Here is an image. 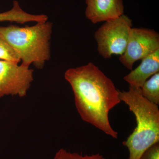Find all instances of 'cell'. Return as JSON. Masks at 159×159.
<instances>
[{
	"instance_id": "cell-1",
	"label": "cell",
	"mask_w": 159,
	"mask_h": 159,
	"mask_svg": "<svg viewBox=\"0 0 159 159\" xmlns=\"http://www.w3.org/2000/svg\"><path fill=\"white\" fill-rule=\"evenodd\" d=\"M64 77L72 88L75 106L82 120L117 139L118 133L109 119L110 111L121 102L119 90L112 81L92 62L68 69Z\"/></svg>"
},
{
	"instance_id": "cell-2",
	"label": "cell",
	"mask_w": 159,
	"mask_h": 159,
	"mask_svg": "<svg viewBox=\"0 0 159 159\" xmlns=\"http://www.w3.org/2000/svg\"><path fill=\"white\" fill-rule=\"evenodd\" d=\"M121 101L135 116L137 126L122 144L128 148L129 159H139L152 145L159 142L158 105L142 96L141 89L129 85L128 91L119 90Z\"/></svg>"
},
{
	"instance_id": "cell-3",
	"label": "cell",
	"mask_w": 159,
	"mask_h": 159,
	"mask_svg": "<svg viewBox=\"0 0 159 159\" xmlns=\"http://www.w3.org/2000/svg\"><path fill=\"white\" fill-rule=\"evenodd\" d=\"M53 25L51 22L34 25L0 26V35L15 51L21 64L42 69L51 57V39Z\"/></svg>"
},
{
	"instance_id": "cell-4",
	"label": "cell",
	"mask_w": 159,
	"mask_h": 159,
	"mask_svg": "<svg viewBox=\"0 0 159 159\" xmlns=\"http://www.w3.org/2000/svg\"><path fill=\"white\" fill-rule=\"evenodd\" d=\"M132 28V20L124 14L106 21L95 33L99 54L105 58H110L113 54L122 55Z\"/></svg>"
},
{
	"instance_id": "cell-5",
	"label": "cell",
	"mask_w": 159,
	"mask_h": 159,
	"mask_svg": "<svg viewBox=\"0 0 159 159\" xmlns=\"http://www.w3.org/2000/svg\"><path fill=\"white\" fill-rule=\"evenodd\" d=\"M34 81V70L22 64L0 60V98L25 97Z\"/></svg>"
},
{
	"instance_id": "cell-6",
	"label": "cell",
	"mask_w": 159,
	"mask_h": 159,
	"mask_svg": "<svg viewBox=\"0 0 159 159\" xmlns=\"http://www.w3.org/2000/svg\"><path fill=\"white\" fill-rule=\"evenodd\" d=\"M159 49L158 33L152 29L132 28L126 49L119 60L126 68L131 70L135 62Z\"/></svg>"
},
{
	"instance_id": "cell-7",
	"label": "cell",
	"mask_w": 159,
	"mask_h": 159,
	"mask_svg": "<svg viewBox=\"0 0 159 159\" xmlns=\"http://www.w3.org/2000/svg\"><path fill=\"white\" fill-rule=\"evenodd\" d=\"M85 16L93 24L115 19L124 13L122 0H85Z\"/></svg>"
},
{
	"instance_id": "cell-8",
	"label": "cell",
	"mask_w": 159,
	"mask_h": 159,
	"mask_svg": "<svg viewBox=\"0 0 159 159\" xmlns=\"http://www.w3.org/2000/svg\"><path fill=\"white\" fill-rule=\"evenodd\" d=\"M159 49L142 59V62L124 77L129 85L141 88L149 77L159 72Z\"/></svg>"
},
{
	"instance_id": "cell-9",
	"label": "cell",
	"mask_w": 159,
	"mask_h": 159,
	"mask_svg": "<svg viewBox=\"0 0 159 159\" xmlns=\"http://www.w3.org/2000/svg\"><path fill=\"white\" fill-rule=\"evenodd\" d=\"M41 20L39 15L31 14L24 11L17 1H14L12 9L0 13V22L10 21L18 24L38 22Z\"/></svg>"
},
{
	"instance_id": "cell-10",
	"label": "cell",
	"mask_w": 159,
	"mask_h": 159,
	"mask_svg": "<svg viewBox=\"0 0 159 159\" xmlns=\"http://www.w3.org/2000/svg\"><path fill=\"white\" fill-rule=\"evenodd\" d=\"M143 97L150 102L159 104V73H156L146 80L141 88Z\"/></svg>"
},
{
	"instance_id": "cell-11",
	"label": "cell",
	"mask_w": 159,
	"mask_h": 159,
	"mask_svg": "<svg viewBox=\"0 0 159 159\" xmlns=\"http://www.w3.org/2000/svg\"><path fill=\"white\" fill-rule=\"evenodd\" d=\"M0 60L19 63V58L10 45L0 35Z\"/></svg>"
},
{
	"instance_id": "cell-12",
	"label": "cell",
	"mask_w": 159,
	"mask_h": 159,
	"mask_svg": "<svg viewBox=\"0 0 159 159\" xmlns=\"http://www.w3.org/2000/svg\"><path fill=\"white\" fill-rule=\"evenodd\" d=\"M54 159H106L99 153L92 155L82 156L76 152H71L61 148L55 154Z\"/></svg>"
},
{
	"instance_id": "cell-13",
	"label": "cell",
	"mask_w": 159,
	"mask_h": 159,
	"mask_svg": "<svg viewBox=\"0 0 159 159\" xmlns=\"http://www.w3.org/2000/svg\"><path fill=\"white\" fill-rule=\"evenodd\" d=\"M139 159H159V142L146 149Z\"/></svg>"
}]
</instances>
